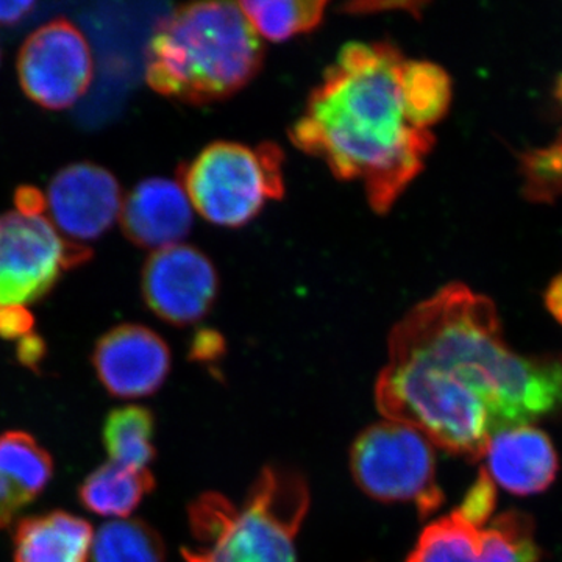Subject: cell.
<instances>
[{"instance_id":"9a60e30c","label":"cell","mask_w":562,"mask_h":562,"mask_svg":"<svg viewBox=\"0 0 562 562\" xmlns=\"http://www.w3.org/2000/svg\"><path fill=\"white\" fill-rule=\"evenodd\" d=\"M91 524L68 512L29 516L13 531L14 562H90Z\"/></svg>"},{"instance_id":"9c48e42d","label":"cell","mask_w":562,"mask_h":562,"mask_svg":"<svg viewBox=\"0 0 562 562\" xmlns=\"http://www.w3.org/2000/svg\"><path fill=\"white\" fill-rule=\"evenodd\" d=\"M527 514L508 512L482 530L453 512L422 531L406 562H538Z\"/></svg>"},{"instance_id":"52a82bcc","label":"cell","mask_w":562,"mask_h":562,"mask_svg":"<svg viewBox=\"0 0 562 562\" xmlns=\"http://www.w3.org/2000/svg\"><path fill=\"white\" fill-rule=\"evenodd\" d=\"M90 258V249L61 239L44 216L0 214V306H25L46 297L65 269Z\"/></svg>"},{"instance_id":"f546056e","label":"cell","mask_w":562,"mask_h":562,"mask_svg":"<svg viewBox=\"0 0 562 562\" xmlns=\"http://www.w3.org/2000/svg\"><path fill=\"white\" fill-rule=\"evenodd\" d=\"M557 98L560 99V102L562 103V76L560 77V80H558L557 83Z\"/></svg>"},{"instance_id":"4316f807","label":"cell","mask_w":562,"mask_h":562,"mask_svg":"<svg viewBox=\"0 0 562 562\" xmlns=\"http://www.w3.org/2000/svg\"><path fill=\"white\" fill-rule=\"evenodd\" d=\"M14 203H16L18 211L27 216H43L44 211L47 210V202L41 191L33 187H22L14 194Z\"/></svg>"},{"instance_id":"7c38bea8","label":"cell","mask_w":562,"mask_h":562,"mask_svg":"<svg viewBox=\"0 0 562 562\" xmlns=\"http://www.w3.org/2000/svg\"><path fill=\"white\" fill-rule=\"evenodd\" d=\"M92 368L103 390L116 398H140L162 386L171 371V351L158 333L124 324L99 338Z\"/></svg>"},{"instance_id":"7a4b0ae2","label":"cell","mask_w":562,"mask_h":562,"mask_svg":"<svg viewBox=\"0 0 562 562\" xmlns=\"http://www.w3.org/2000/svg\"><path fill=\"white\" fill-rule=\"evenodd\" d=\"M402 52L350 43L325 70L290 136L339 180L360 181L375 213H387L424 169L435 136L414 127L402 91Z\"/></svg>"},{"instance_id":"5b68a950","label":"cell","mask_w":562,"mask_h":562,"mask_svg":"<svg viewBox=\"0 0 562 562\" xmlns=\"http://www.w3.org/2000/svg\"><path fill=\"white\" fill-rule=\"evenodd\" d=\"M181 187L210 224L244 227L266 203L283 198V154L272 143L250 147L216 140L187 165Z\"/></svg>"},{"instance_id":"ac0fdd59","label":"cell","mask_w":562,"mask_h":562,"mask_svg":"<svg viewBox=\"0 0 562 562\" xmlns=\"http://www.w3.org/2000/svg\"><path fill=\"white\" fill-rule=\"evenodd\" d=\"M155 420L140 405L111 409L103 422L102 439L110 461L132 469H147L154 461Z\"/></svg>"},{"instance_id":"4fadbf2b","label":"cell","mask_w":562,"mask_h":562,"mask_svg":"<svg viewBox=\"0 0 562 562\" xmlns=\"http://www.w3.org/2000/svg\"><path fill=\"white\" fill-rule=\"evenodd\" d=\"M122 232L136 246L161 250L187 238L194 209L180 183L161 177L140 181L121 210Z\"/></svg>"},{"instance_id":"e0dca14e","label":"cell","mask_w":562,"mask_h":562,"mask_svg":"<svg viewBox=\"0 0 562 562\" xmlns=\"http://www.w3.org/2000/svg\"><path fill=\"white\" fill-rule=\"evenodd\" d=\"M402 91L409 121L420 131L430 132L452 103V80L441 66L431 61L405 58Z\"/></svg>"},{"instance_id":"6da1fadb","label":"cell","mask_w":562,"mask_h":562,"mask_svg":"<svg viewBox=\"0 0 562 562\" xmlns=\"http://www.w3.org/2000/svg\"><path fill=\"white\" fill-rule=\"evenodd\" d=\"M375 398L386 420L476 461L495 432L560 408L562 358L520 357L506 346L494 303L450 283L392 328Z\"/></svg>"},{"instance_id":"d4e9b609","label":"cell","mask_w":562,"mask_h":562,"mask_svg":"<svg viewBox=\"0 0 562 562\" xmlns=\"http://www.w3.org/2000/svg\"><path fill=\"white\" fill-rule=\"evenodd\" d=\"M35 319L25 306H0V338L20 341L33 333Z\"/></svg>"},{"instance_id":"277c9868","label":"cell","mask_w":562,"mask_h":562,"mask_svg":"<svg viewBox=\"0 0 562 562\" xmlns=\"http://www.w3.org/2000/svg\"><path fill=\"white\" fill-rule=\"evenodd\" d=\"M310 506L301 475L268 468L241 506L206 492L190 506L195 546L187 562H295V536Z\"/></svg>"},{"instance_id":"cb8c5ba5","label":"cell","mask_w":562,"mask_h":562,"mask_svg":"<svg viewBox=\"0 0 562 562\" xmlns=\"http://www.w3.org/2000/svg\"><path fill=\"white\" fill-rule=\"evenodd\" d=\"M36 497L38 495L18 476L0 471V530L13 525L20 513L32 505Z\"/></svg>"},{"instance_id":"30bf717a","label":"cell","mask_w":562,"mask_h":562,"mask_svg":"<svg viewBox=\"0 0 562 562\" xmlns=\"http://www.w3.org/2000/svg\"><path fill=\"white\" fill-rule=\"evenodd\" d=\"M144 301L155 316L183 327L210 312L220 290L216 268L203 251L187 244L155 250L143 269Z\"/></svg>"},{"instance_id":"ba28073f","label":"cell","mask_w":562,"mask_h":562,"mask_svg":"<svg viewBox=\"0 0 562 562\" xmlns=\"http://www.w3.org/2000/svg\"><path fill=\"white\" fill-rule=\"evenodd\" d=\"M92 74L90 44L66 18L36 29L22 44L18 57L22 91L46 110L72 106L90 88Z\"/></svg>"},{"instance_id":"f1b7e54d","label":"cell","mask_w":562,"mask_h":562,"mask_svg":"<svg viewBox=\"0 0 562 562\" xmlns=\"http://www.w3.org/2000/svg\"><path fill=\"white\" fill-rule=\"evenodd\" d=\"M546 305L550 314L562 325V273L554 277L546 292Z\"/></svg>"},{"instance_id":"2e32d148","label":"cell","mask_w":562,"mask_h":562,"mask_svg":"<svg viewBox=\"0 0 562 562\" xmlns=\"http://www.w3.org/2000/svg\"><path fill=\"white\" fill-rule=\"evenodd\" d=\"M155 490L149 469H132L109 461L88 473L77 497L87 512L114 520L127 519Z\"/></svg>"},{"instance_id":"7402d4cb","label":"cell","mask_w":562,"mask_h":562,"mask_svg":"<svg viewBox=\"0 0 562 562\" xmlns=\"http://www.w3.org/2000/svg\"><path fill=\"white\" fill-rule=\"evenodd\" d=\"M525 195L531 201L550 202L562 195V133L542 149L524 155Z\"/></svg>"},{"instance_id":"ffe728a7","label":"cell","mask_w":562,"mask_h":562,"mask_svg":"<svg viewBox=\"0 0 562 562\" xmlns=\"http://www.w3.org/2000/svg\"><path fill=\"white\" fill-rule=\"evenodd\" d=\"M161 536L139 519L103 524L92 539V562H165Z\"/></svg>"},{"instance_id":"83f0119b","label":"cell","mask_w":562,"mask_h":562,"mask_svg":"<svg viewBox=\"0 0 562 562\" xmlns=\"http://www.w3.org/2000/svg\"><path fill=\"white\" fill-rule=\"evenodd\" d=\"M36 9L35 2H0V27H11L20 24L22 20Z\"/></svg>"},{"instance_id":"603a6c76","label":"cell","mask_w":562,"mask_h":562,"mask_svg":"<svg viewBox=\"0 0 562 562\" xmlns=\"http://www.w3.org/2000/svg\"><path fill=\"white\" fill-rule=\"evenodd\" d=\"M495 503H497V491L495 484L492 482L491 476L482 469L475 484L465 494L460 508L457 513L460 514L465 522L475 525L482 528L490 519L491 514L494 513Z\"/></svg>"},{"instance_id":"d6986e66","label":"cell","mask_w":562,"mask_h":562,"mask_svg":"<svg viewBox=\"0 0 562 562\" xmlns=\"http://www.w3.org/2000/svg\"><path fill=\"white\" fill-rule=\"evenodd\" d=\"M238 5L261 40L283 43L319 27L328 3L324 0H247Z\"/></svg>"},{"instance_id":"8992f818","label":"cell","mask_w":562,"mask_h":562,"mask_svg":"<svg viewBox=\"0 0 562 562\" xmlns=\"http://www.w3.org/2000/svg\"><path fill=\"white\" fill-rule=\"evenodd\" d=\"M350 469L375 501L412 503L422 516L441 508L432 443L409 425L384 420L366 428L351 447Z\"/></svg>"},{"instance_id":"5bb4252c","label":"cell","mask_w":562,"mask_h":562,"mask_svg":"<svg viewBox=\"0 0 562 562\" xmlns=\"http://www.w3.org/2000/svg\"><path fill=\"white\" fill-rule=\"evenodd\" d=\"M486 471L492 482L516 495L546 491L558 472V457L546 432L531 427L506 428L487 443Z\"/></svg>"},{"instance_id":"8fae6325","label":"cell","mask_w":562,"mask_h":562,"mask_svg":"<svg viewBox=\"0 0 562 562\" xmlns=\"http://www.w3.org/2000/svg\"><path fill=\"white\" fill-rule=\"evenodd\" d=\"M46 202L52 225L68 241H92L121 216V184L102 166L74 162L52 179Z\"/></svg>"},{"instance_id":"44dd1931","label":"cell","mask_w":562,"mask_h":562,"mask_svg":"<svg viewBox=\"0 0 562 562\" xmlns=\"http://www.w3.org/2000/svg\"><path fill=\"white\" fill-rule=\"evenodd\" d=\"M0 471L18 476L40 497L54 476V460L31 432L5 431L0 435Z\"/></svg>"},{"instance_id":"3957f363","label":"cell","mask_w":562,"mask_h":562,"mask_svg":"<svg viewBox=\"0 0 562 562\" xmlns=\"http://www.w3.org/2000/svg\"><path fill=\"white\" fill-rule=\"evenodd\" d=\"M265 49L238 3L179 7L151 35L146 79L165 98L205 105L236 94L260 72Z\"/></svg>"},{"instance_id":"484cf974","label":"cell","mask_w":562,"mask_h":562,"mask_svg":"<svg viewBox=\"0 0 562 562\" xmlns=\"http://www.w3.org/2000/svg\"><path fill=\"white\" fill-rule=\"evenodd\" d=\"M46 350L44 339L35 333H31V335L18 341V361L25 368L32 369V371H38L41 361L46 357Z\"/></svg>"}]
</instances>
